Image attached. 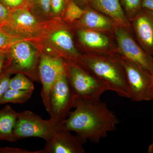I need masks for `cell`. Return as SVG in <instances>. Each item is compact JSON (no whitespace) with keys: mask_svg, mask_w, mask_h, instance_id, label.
<instances>
[{"mask_svg":"<svg viewBox=\"0 0 153 153\" xmlns=\"http://www.w3.org/2000/svg\"><path fill=\"white\" fill-rule=\"evenodd\" d=\"M76 100L68 83L65 70L58 76L50 91V118L58 122H64L70 111L74 107Z\"/></svg>","mask_w":153,"mask_h":153,"instance_id":"obj_8","label":"cell"},{"mask_svg":"<svg viewBox=\"0 0 153 153\" xmlns=\"http://www.w3.org/2000/svg\"><path fill=\"white\" fill-rule=\"evenodd\" d=\"M85 10H82L74 1H70L64 11V19L69 22H72L81 19Z\"/></svg>","mask_w":153,"mask_h":153,"instance_id":"obj_22","label":"cell"},{"mask_svg":"<svg viewBox=\"0 0 153 153\" xmlns=\"http://www.w3.org/2000/svg\"><path fill=\"white\" fill-rule=\"evenodd\" d=\"M108 17L91 10H85L79 19V26L81 29L95 31H109L113 27L111 19Z\"/></svg>","mask_w":153,"mask_h":153,"instance_id":"obj_16","label":"cell"},{"mask_svg":"<svg viewBox=\"0 0 153 153\" xmlns=\"http://www.w3.org/2000/svg\"><path fill=\"white\" fill-rule=\"evenodd\" d=\"M153 100V75L152 81V85H151L150 91L149 95V100Z\"/></svg>","mask_w":153,"mask_h":153,"instance_id":"obj_31","label":"cell"},{"mask_svg":"<svg viewBox=\"0 0 153 153\" xmlns=\"http://www.w3.org/2000/svg\"><path fill=\"white\" fill-rule=\"evenodd\" d=\"M91 4L94 8L106 15L118 26L128 30V21L120 0H91Z\"/></svg>","mask_w":153,"mask_h":153,"instance_id":"obj_14","label":"cell"},{"mask_svg":"<svg viewBox=\"0 0 153 153\" xmlns=\"http://www.w3.org/2000/svg\"><path fill=\"white\" fill-rule=\"evenodd\" d=\"M63 127L64 122H58L51 118L43 120L32 111L26 110L18 112L13 133L18 140L35 137L47 142Z\"/></svg>","mask_w":153,"mask_h":153,"instance_id":"obj_5","label":"cell"},{"mask_svg":"<svg viewBox=\"0 0 153 153\" xmlns=\"http://www.w3.org/2000/svg\"><path fill=\"white\" fill-rule=\"evenodd\" d=\"M7 48L8 47L5 49L0 50V74L3 71Z\"/></svg>","mask_w":153,"mask_h":153,"instance_id":"obj_29","label":"cell"},{"mask_svg":"<svg viewBox=\"0 0 153 153\" xmlns=\"http://www.w3.org/2000/svg\"><path fill=\"white\" fill-rule=\"evenodd\" d=\"M45 54L75 62L81 55L74 47L71 33L60 26L45 28L42 34Z\"/></svg>","mask_w":153,"mask_h":153,"instance_id":"obj_7","label":"cell"},{"mask_svg":"<svg viewBox=\"0 0 153 153\" xmlns=\"http://www.w3.org/2000/svg\"><path fill=\"white\" fill-rule=\"evenodd\" d=\"M75 110L64 122V128L75 132L85 143L87 140L98 143L108 133L116 129L119 120L106 103L76 98Z\"/></svg>","mask_w":153,"mask_h":153,"instance_id":"obj_1","label":"cell"},{"mask_svg":"<svg viewBox=\"0 0 153 153\" xmlns=\"http://www.w3.org/2000/svg\"><path fill=\"white\" fill-rule=\"evenodd\" d=\"M128 85L130 99L133 101H149L153 75L134 61L121 57Z\"/></svg>","mask_w":153,"mask_h":153,"instance_id":"obj_9","label":"cell"},{"mask_svg":"<svg viewBox=\"0 0 153 153\" xmlns=\"http://www.w3.org/2000/svg\"><path fill=\"white\" fill-rule=\"evenodd\" d=\"M30 11L41 23L49 22L52 18L51 8V0H34Z\"/></svg>","mask_w":153,"mask_h":153,"instance_id":"obj_18","label":"cell"},{"mask_svg":"<svg viewBox=\"0 0 153 153\" xmlns=\"http://www.w3.org/2000/svg\"><path fill=\"white\" fill-rule=\"evenodd\" d=\"M65 71V60L63 58L41 52L38 66L39 79L42 85L41 95L43 104L49 114L51 88L59 75Z\"/></svg>","mask_w":153,"mask_h":153,"instance_id":"obj_10","label":"cell"},{"mask_svg":"<svg viewBox=\"0 0 153 153\" xmlns=\"http://www.w3.org/2000/svg\"><path fill=\"white\" fill-rule=\"evenodd\" d=\"M33 91L31 90H15L9 88L0 98V104L7 103L23 104L31 98Z\"/></svg>","mask_w":153,"mask_h":153,"instance_id":"obj_19","label":"cell"},{"mask_svg":"<svg viewBox=\"0 0 153 153\" xmlns=\"http://www.w3.org/2000/svg\"><path fill=\"white\" fill-rule=\"evenodd\" d=\"M65 70L68 83L76 98L100 101L102 95L108 91L97 77L75 62L65 61Z\"/></svg>","mask_w":153,"mask_h":153,"instance_id":"obj_4","label":"cell"},{"mask_svg":"<svg viewBox=\"0 0 153 153\" xmlns=\"http://www.w3.org/2000/svg\"><path fill=\"white\" fill-rule=\"evenodd\" d=\"M115 35L122 57L138 63L153 75V57L145 52L128 30L118 26Z\"/></svg>","mask_w":153,"mask_h":153,"instance_id":"obj_11","label":"cell"},{"mask_svg":"<svg viewBox=\"0 0 153 153\" xmlns=\"http://www.w3.org/2000/svg\"><path fill=\"white\" fill-rule=\"evenodd\" d=\"M75 63L97 77L107 88L121 97L130 99V93L120 57L87 55Z\"/></svg>","mask_w":153,"mask_h":153,"instance_id":"obj_2","label":"cell"},{"mask_svg":"<svg viewBox=\"0 0 153 153\" xmlns=\"http://www.w3.org/2000/svg\"><path fill=\"white\" fill-rule=\"evenodd\" d=\"M45 28L26 8L11 11L8 22L0 27L10 37L27 41L41 37Z\"/></svg>","mask_w":153,"mask_h":153,"instance_id":"obj_6","label":"cell"},{"mask_svg":"<svg viewBox=\"0 0 153 153\" xmlns=\"http://www.w3.org/2000/svg\"><path fill=\"white\" fill-rule=\"evenodd\" d=\"M148 151L149 153H153V143L149 146Z\"/></svg>","mask_w":153,"mask_h":153,"instance_id":"obj_32","label":"cell"},{"mask_svg":"<svg viewBox=\"0 0 153 153\" xmlns=\"http://www.w3.org/2000/svg\"><path fill=\"white\" fill-rule=\"evenodd\" d=\"M26 0H0V2L12 11L17 9L25 8L24 7Z\"/></svg>","mask_w":153,"mask_h":153,"instance_id":"obj_26","label":"cell"},{"mask_svg":"<svg viewBox=\"0 0 153 153\" xmlns=\"http://www.w3.org/2000/svg\"><path fill=\"white\" fill-rule=\"evenodd\" d=\"M65 0H51V12L52 18L60 16L64 9Z\"/></svg>","mask_w":153,"mask_h":153,"instance_id":"obj_24","label":"cell"},{"mask_svg":"<svg viewBox=\"0 0 153 153\" xmlns=\"http://www.w3.org/2000/svg\"><path fill=\"white\" fill-rule=\"evenodd\" d=\"M77 36L82 44L91 49H104L109 44L107 36L95 30L81 29L77 32Z\"/></svg>","mask_w":153,"mask_h":153,"instance_id":"obj_17","label":"cell"},{"mask_svg":"<svg viewBox=\"0 0 153 153\" xmlns=\"http://www.w3.org/2000/svg\"><path fill=\"white\" fill-rule=\"evenodd\" d=\"M20 40H23L10 37L0 28V50L7 48L11 44Z\"/></svg>","mask_w":153,"mask_h":153,"instance_id":"obj_25","label":"cell"},{"mask_svg":"<svg viewBox=\"0 0 153 153\" xmlns=\"http://www.w3.org/2000/svg\"><path fill=\"white\" fill-rule=\"evenodd\" d=\"M11 75V73L5 71H2L0 74V98L6 91L10 88Z\"/></svg>","mask_w":153,"mask_h":153,"instance_id":"obj_23","label":"cell"},{"mask_svg":"<svg viewBox=\"0 0 153 153\" xmlns=\"http://www.w3.org/2000/svg\"><path fill=\"white\" fill-rule=\"evenodd\" d=\"M11 11L0 2V27L8 22Z\"/></svg>","mask_w":153,"mask_h":153,"instance_id":"obj_27","label":"cell"},{"mask_svg":"<svg viewBox=\"0 0 153 153\" xmlns=\"http://www.w3.org/2000/svg\"><path fill=\"white\" fill-rule=\"evenodd\" d=\"M10 88L15 90H34L35 86L33 81L27 75L22 73H17L16 76L10 78Z\"/></svg>","mask_w":153,"mask_h":153,"instance_id":"obj_20","label":"cell"},{"mask_svg":"<svg viewBox=\"0 0 153 153\" xmlns=\"http://www.w3.org/2000/svg\"><path fill=\"white\" fill-rule=\"evenodd\" d=\"M136 41L145 52L153 57V12L142 8L131 19Z\"/></svg>","mask_w":153,"mask_h":153,"instance_id":"obj_13","label":"cell"},{"mask_svg":"<svg viewBox=\"0 0 153 153\" xmlns=\"http://www.w3.org/2000/svg\"><path fill=\"white\" fill-rule=\"evenodd\" d=\"M40 54L27 40H20L8 47L3 71L11 74L22 73L40 82L38 72Z\"/></svg>","mask_w":153,"mask_h":153,"instance_id":"obj_3","label":"cell"},{"mask_svg":"<svg viewBox=\"0 0 153 153\" xmlns=\"http://www.w3.org/2000/svg\"><path fill=\"white\" fill-rule=\"evenodd\" d=\"M0 153H40V151H30L20 148H0Z\"/></svg>","mask_w":153,"mask_h":153,"instance_id":"obj_28","label":"cell"},{"mask_svg":"<svg viewBox=\"0 0 153 153\" xmlns=\"http://www.w3.org/2000/svg\"><path fill=\"white\" fill-rule=\"evenodd\" d=\"M18 112L9 105L0 110V140L15 142L18 139L15 137L13 129Z\"/></svg>","mask_w":153,"mask_h":153,"instance_id":"obj_15","label":"cell"},{"mask_svg":"<svg viewBox=\"0 0 153 153\" xmlns=\"http://www.w3.org/2000/svg\"><path fill=\"white\" fill-rule=\"evenodd\" d=\"M142 8L153 12V0H142Z\"/></svg>","mask_w":153,"mask_h":153,"instance_id":"obj_30","label":"cell"},{"mask_svg":"<svg viewBox=\"0 0 153 153\" xmlns=\"http://www.w3.org/2000/svg\"><path fill=\"white\" fill-rule=\"evenodd\" d=\"M126 17L130 20L142 9V0H120Z\"/></svg>","mask_w":153,"mask_h":153,"instance_id":"obj_21","label":"cell"},{"mask_svg":"<svg viewBox=\"0 0 153 153\" xmlns=\"http://www.w3.org/2000/svg\"><path fill=\"white\" fill-rule=\"evenodd\" d=\"M44 149L40 153H83L82 146L84 143L77 136H74L71 131L64 128L58 131L46 142Z\"/></svg>","mask_w":153,"mask_h":153,"instance_id":"obj_12","label":"cell"}]
</instances>
